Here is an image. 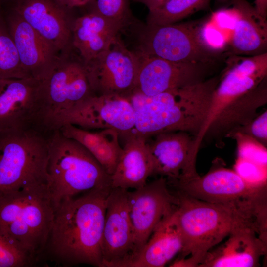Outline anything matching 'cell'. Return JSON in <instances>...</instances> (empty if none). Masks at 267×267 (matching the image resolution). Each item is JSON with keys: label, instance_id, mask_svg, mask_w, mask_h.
I'll use <instances>...</instances> for the list:
<instances>
[{"label": "cell", "instance_id": "cell-36", "mask_svg": "<svg viewBox=\"0 0 267 267\" xmlns=\"http://www.w3.org/2000/svg\"><path fill=\"white\" fill-rule=\"evenodd\" d=\"M8 0H0V4H1V3H3L4 2L7 1Z\"/></svg>", "mask_w": 267, "mask_h": 267}, {"label": "cell", "instance_id": "cell-16", "mask_svg": "<svg viewBox=\"0 0 267 267\" xmlns=\"http://www.w3.org/2000/svg\"><path fill=\"white\" fill-rule=\"evenodd\" d=\"M178 193L213 203L231 204L266 196V186L246 183L234 170L221 167L205 175L172 184Z\"/></svg>", "mask_w": 267, "mask_h": 267}, {"label": "cell", "instance_id": "cell-28", "mask_svg": "<svg viewBox=\"0 0 267 267\" xmlns=\"http://www.w3.org/2000/svg\"><path fill=\"white\" fill-rule=\"evenodd\" d=\"M37 262L16 241L0 230V267H27Z\"/></svg>", "mask_w": 267, "mask_h": 267}, {"label": "cell", "instance_id": "cell-3", "mask_svg": "<svg viewBox=\"0 0 267 267\" xmlns=\"http://www.w3.org/2000/svg\"><path fill=\"white\" fill-rule=\"evenodd\" d=\"M218 75L199 83L155 94L134 91L127 98L135 111L130 132L147 138L159 133L185 131L195 137L208 113Z\"/></svg>", "mask_w": 267, "mask_h": 267}, {"label": "cell", "instance_id": "cell-35", "mask_svg": "<svg viewBox=\"0 0 267 267\" xmlns=\"http://www.w3.org/2000/svg\"><path fill=\"white\" fill-rule=\"evenodd\" d=\"M134 2L141 3L145 5L149 12L153 11L160 7L168 0H133Z\"/></svg>", "mask_w": 267, "mask_h": 267}, {"label": "cell", "instance_id": "cell-31", "mask_svg": "<svg viewBox=\"0 0 267 267\" xmlns=\"http://www.w3.org/2000/svg\"><path fill=\"white\" fill-rule=\"evenodd\" d=\"M267 168L237 157L234 170L248 184L261 187L266 186Z\"/></svg>", "mask_w": 267, "mask_h": 267}, {"label": "cell", "instance_id": "cell-13", "mask_svg": "<svg viewBox=\"0 0 267 267\" xmlns=\"http://www.w3.org/2000/svg\"><path fill=\"white\" fill-rule=\"evenodd\" d=\"M168 185L166 178L161 177L134 191L128 190V212L134 236L131 255L145 244L157 225L177 208L178 198L169 191Z\"/></svg>", "mask_w": 267, "mask_h": 267}, {"label": "cell", "instance_id": "cell-15", "mask_svg": "<svg viewBox=\"0 0 267 267\" xmlns=\"http://www.w3.org/2000/svg\"><path fill=\"white\" fill-rule=\"evenodd\" d=\"M147 145L153 164V174L172 183L186 181L199 176L196 168L195 136L185 131L159 133Z\"/></svg>", "mask_w": 267, "mask_h": 267}, {"label": "cell", "instance_id": "cell-19", "mask_svg": "<svg viewBox=\"0 0 267 267\" xmlns=\"http://www.w3.org/2000/svg\"><path fill=\"white\" fill-rule=\"evenodd\" d=\"M0 5L18 15L58 51L68 45L72 32L68 13L71 9L55 0H8Z\"/></svg>", "mask_w": 267, "mask_h": 267}, {"label": "cell", "instance_id": "cell-26", "mask_svg": "<svg viewBox=\"0 0 267 267\" xmlns=\"http://www.w3.org/2000/svg\"><path fill=\"white\" fill-rule=\"evenodd\" d=\"M211 0H168L149 11L147 24L163 25L176 23L199 10L207 9Z\"/></svg>", "mask_w": 267, "mask_h": 267}, {"label": "cell", "instance_id": "cell-33", "mask_svg": "<svg viewBox=\"0 0 267 267\" xmlns=\"http://www.w3.org/2000/svg\"><path fill=\"white\" fill-rule=\"evenodd\" d=\"M61 6L68 8L73 9L91 4L94 0H55Z\"/></svg>", "mask_w": 267, "mask_h": 267}, {"label": "cell", "instance_id": "cell-2", "mask_svg": "<svg viewBox=\"0 0 267 267\" xmlns=\"http://www.w3.org/2000/svg\"><path fill=\"white\" fill-rule=\"evenodd\" d=\"M112 188H95L63 200L55 208L41 256L63 267H103L102 235L107 197Z\"/></svg>", "mask_w": 267, "mask_h": 267}, {"label": "cell", "instance_id": "cell-34", "mask_svg": "<svg viewBox=\"0 0 267 267\" xmlns=\"http://www.w3.org/2000/svg\"><path fill=\"white\" fill-rule=\"evenodd\" d=\"M254 7L258 15L267 21V0H255Z\"/></svg>", "mask_w": 267, "mask_h": 267}, {"label": "cell", "instance_id": "cell-9", "mask_svg": "<svg viewBox=\"0 0 267 267\" xmlns=\"http://www.w3.org/2000/svg\"><path fill=\"white\" fill-rule=\"evenodd\" d=\"M135 118L134 109L127 97L93 94L56 116L47 131L69 124L85 130L112 128L121 136L133 129Z\"/></svg>", "mask_w": 267, "mask_h": 267}, {"label": "cell", "instance_id": "cell-4", "mask_svg": "<svg viewBox=\"0 0 267 267\" xmlns=\"http://www.w3.org/2000/svg\"><path fill=\"white\" fill-rule=\"evenodd\" d=\"M54 212L47 184L24 187L0 197V230L38 262L49 236Z\"/></svg>", "mask_w": 267, "mask_h": 267}, {"label": "cell", "instance_id": "cell-30", "mask_svg": "<svg viewBox=\"0 0 267 267\" xmlns=\"http://www.w3.org/2000/svg\"><path fill=\"white\" fill-rule=\"evenodd\" d=\"M226 137H232L236 142L237 157L267 167V150L255 139L240 132L230 133Z\"/></svg>", "mask_w": 267, "mask_h": 267}, {"label": "cell", "instance_id": "cell-32", "mask_svg": "<svg viewBox=\"0 0 267 267\" xmlns=\"http://www.w3.org/2000/svg\"><path fill=\"white\" fill-rule=\"evenodd\" d=\"M235 132L250 136L267 146V110L258 114L247 124L235 129L227 135Z\"/></svg>", "mask_w": 267, "mask_h": 267}, {"label": "cell", "instance_id": "cell-17", "mask_svg": "<svg viewBox=\"0 0 267 267\" xmlns=\"http://www.w3.org/2000/svg\"><path fill=\"white\" fill-rule=\"evenodd\" d=\"M0 8L25 71L30 77L44 80L59 59L58 51L16 13Z\"/></svg>", "mask_w": 267, "mask_h": 267}, {"label": "cell", "instance_id": "cell-23", "mask_svg": "<svg viewBox=\"0 0 267 267\" xmlns=\"http://www.w3.org/2000/svg\"><path fill=\"white\" fill-rule=\"evenodd\" d=\"M123 29L93 9L74 22L72 43L86 64L106 51Z\"/></svg>", "mask_w": 267, "mask_h": 267}, {"label": "cell", "instance_id": "cell-27", "mask_svg": "<svg viewBox=\"0 0 267 267\" xmlns=\"http://www.w3.org/2000/svg\"><path fill=\"white\" fill-rule=\"evenodd\" d=\"M27 77L0 8V79Z\"/></svg>", "mask_w": 267, "mask_h": 267}, {"label": "cell", "instance_id": "cell-25", "mask_svg": "<svg viewBox=\"0 0 267 267\" xmlns=\"http://www.w3.org/2000/svg\"><path fill=\"white\" fill-rule=\"evenodd\" d=\"M58 130L65 136L84 146L110 176L114 172L122 152L119 132L112 128L92 132L67 124Z\"/></svg>", "mask_w": 267, "mask_h": 267}, {"label": "cell", "instance_id": "cell-21", "mask_svg": "<svg viewBox=\"0 0 267 267\" xmlns=\"http://www.w3.org/2000/svg\"><path fill=\"white\" fill-rule=\"evenodd\" d=\"M176 210L157 225L138 251L118 267H162L179 254L183 240Z\"/></svg>", "mask_w": 267, "mask_h": 267}, {"label": "cell", "instance_id": "cell-18", "mask_svg": "<svg viewBox=\"0 0 267 267\" xmlns=\"http://www.w3.org/2000/svg\"><path fill=\"white\" fill-rule=\"evenodd\" d=\"M127 189L112 188L107 200L102 235L103 267H117L133 253L134 236Z\"/></svg>", "mask_w": 267, "mask_h": 267}, {"label": "cell", "instance_id": "cell-14", "mask_svg": "<svg viewBox=\"0 0 267 267\" xmlns=\"http://www.w3.org/2000/svg\"><path fill=\"white\" fill-rule=\"evenodd\" d=\"M134 89L146 95L196 84L209 78L215 63L177 62L142 54ZM210 78V77H209Z\"/></svg>", "mask_w": 267, "mask_h": 267}, {"label": "cell", "instance_id": "cell-1", "mask_svg": "<svg viewBox=\"0 0 267 267\" xmlns=\"http://www.w3.org/2000/svg\"><path fill=\"white\" fill-rule=\"evenodd\" d=\"M176 194V214L183 248L170 267H198L210 250L240 228L267 232V204L261 199L218 204Z\"/></svg>", "mask_w": 267, "mask_h": 267}, {"label": "cell", "instance_id": "cell-29", "mask_svg": "<svg viewBox=\"0 0 267 267\" xmlns=\"http://www.w3.org/2000/svg\"><path fill=\"white\" fill-rule=\"evenodd\" d=\"M91 4L94 10L123 29L131 23L130 0H94Z\"/></svg>", "mask_w": 267, "mask_h": 267}, {"label": "cell", "instance_id": "cell-8", "mask_svg": "<svg viewBox=\"0 0 267 267\" xmlns=\"http://www.w3.org/2000/svg\"><path fill=\"white\" fill-rule=\"evenodd\" d=\"M138 42L139 52L173 62L215 63L219 58L194 23L146 24Z\"/></svg>", "mask_w": 267, "mask_h": 267}, {"label": "cell", "instance_id": "cell-6", "mask_svg": "<svg viewBox=\"0 0 267 267\" xmlns=\"http://www.w3.org/2000/svg\"><path fill=\"white\" fill-rule=\"evenodd\" d=\"M211 97L204 123L195 137L198 154L206 133L216 130L245 106L251 91L267 77V52L255 56L232 55Z\"/></svg>", "mask_w": 267, "mask_h": 267}, {"label": "cell", "instance_id": "cell-20", "mask_svg": "<svg viewBox=\"0 0 267 267\" xmlns=\"http://www.w3.org/2000/svg\"><path fill=\"white\" fill-rule=\"evenodd\" d=\"M266 251L267 235L253 227H243L210 250L198 267H258Z\"/></svg>", "mask_w": 267, "mask_h": 267}, {"label": "cell", "instance_id": "cell-24", "mask_svg": "<svg viewBox=\"0 0 267 267\" xmlns=\"http://www.w3.org/2000/svg\"><path fill=\"white\" fill-rule=\"evenodd\" d=\"M236 15L230 41L231 53L255 56L267 52V21L246 0H230Z\"/></svg>", "mask_w": 267, "mask_h": 267}, {"label": "cell", "instance_id": "cell-12", "mask_svg": "<svg viewBox=\"0 0 267 267\" xmlns=\"http://www.w3.org/2000/svg\"><path fill=\"white\" fill-rule=\"evenodd\" d=\"M93 94L83 62L59 58L41 81L44 132L56 116Z\"/></svg>", "mask_w": 267, "mask_h": 267}, {"label": "cell", "instance_id": "cell-5", "mask_svg": "<svg viewBox=\"0 0 267 267\" xmlns=\"http://www.w3.org/2000/svg\"><path fill=\"white\" fill-rule=\"evenodd\" d=\"M47 141L48 186L55 208L80 193L111 188V176L80 143L58 129L51 132Z\"/></svg>", "mask_w": 267, "mask_h": 267}, {"label": "cell", "instance_id": "cell-22", "mask_svg": "<svg viewBox=\"0 0 267 267\" xmlns=\"http://www.w3.org/2000/svg\"><path fill=\"white\" fill-rule=\"evenodd\" d=\"M125 143L116 168L111 175V188L137 189L153 175V164L147 138L130 132L122 135Z\"/></svg>", "mask_w": 267, "mask_h": 267}, {"label": "cell", "instance_id": "cell-11", "mask_svg": "<svg viewBox=\"0 0 267 267\" xmlns=\"http://www.w3.org/2000/svg\"><path fill=\"white\" fill-rule=\"evenodd\" d=\"M41 81L33 78L0 79V132L43 131Z\"/></svg>", "mask_w": 267, "mask_h": 267}, {"label": "cell", "instance_id": "cell-7", "mask_svg": "<svg viewBox=\"0 0 267 267\" xmlns=\"http://www.w3.org/2000/svg\"><path fill=\"white\" fill-rule=\"evenodd\" d=\"M47 137L35 130L0 132V197L37 184H48Z\"/></svg>", "mask_w": 267, "mask_h": 267}, {"label": "cell", "instance_id": "cell-10", "mask_svg": "<svg viewBox=\"0 0 267 267\" xmlns=\"http://www.w3.org/2000/svg\"><path fill=\"white\" fill-rule=\"evenodd\" d=\"M84 65L93 94L127 97L134 89L139 56L119 35L106 51Z\"/></svg>", "mask_w": 267, "mask_h": 267}]
</instances>
